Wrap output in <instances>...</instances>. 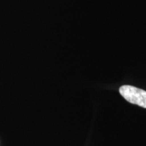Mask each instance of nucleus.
<instances>
[{"label":"nucleus","instance_id":"nucleus-1","mask_svg":"<svg viewBox=\"0 0 146 146\" xmlns=\"http://www.w3.org/2000/svg\"><path fill=\"white\" fill-rule=\"evenodd\" d=\"M119 92L125 99L133 104L146 108V91L131 85H123Z\"/></svg>","mask_w":146,"mask_h":146}]
</instances>
